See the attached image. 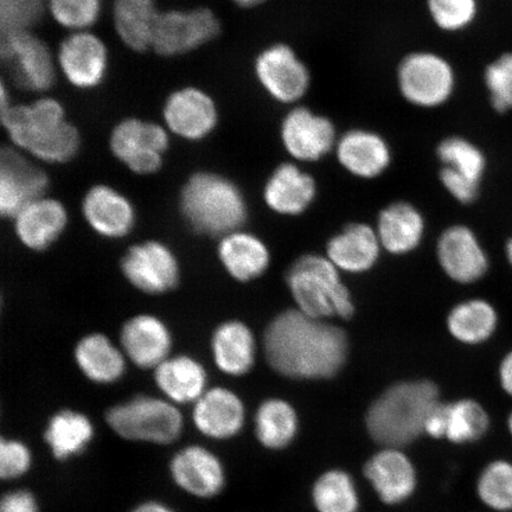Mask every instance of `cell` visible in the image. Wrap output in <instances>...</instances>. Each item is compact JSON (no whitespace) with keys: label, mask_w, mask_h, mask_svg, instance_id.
I'll list each match as a JSON object with an SVG mask.
<instances>
[{"label":"cell","mask_w":512,"mask_h":512,"mask_svg":"<svg viewBox=\"0 0 512 512\" xmlns=\"http://www.w3.org/2000/svg\"><path fill=\"white\" fill-rule=\"evenodd\" d=\"M496 307L485 299H470L453 307L447 328L458 342L478 345L488 342L498 329Z\"/></svg>","instance_id":"cell-29"},{"label":"cell","mask_w":512,"mask_h":512,"mask_svg":"<svg viewBox=\"0 0 512 512\" xmlns=\"http://www.w3.org/2000/svg\"><path fill=\"white\" fill-rule=\"evenodd\" d=\"M220 258L230 275L240 281L260 277L270 264V253L258 238L232 233L221 242Z\"/></svg>","instance_id":"cell-31"},{"label":"cell","mask_w":512,"mask_h":512,"mask_svg":"<svg viewBox=\"0 0 512 512\" xmlns=\"http://www.w3.org/2000/svg\"><path fill=\"white\" fill-rule=\"evenodd\" d=\"M234 2L242 8H253V6L259 5L265 0H234Z\"/></svg>","instance_id":"cell-51"},{"label":"cell","mask_w":512,"mask_h":512,"mask_svg":"<svg viewBox=\"0 0 512 512\" xmlns=\"http://www.w3.org/2000/svg\"><path fill=\"white\" fill-rule=\"evenodd\" d=\"M44 0H0L2 35L29 31L43 12Z\"/></svg>","instance_id":"cell-42"},{"label":"cell","mask_w":512,"mask_h":512,"mask_svg":"<svg viewBox=\"0 0 512 512\" xmlns=\"http://www.w3.org/2000/svg\"><path fill=\"white\" fill-rule=\"evenodd\" d=\"M281 139L288 155L300 162H317L337 144L334 124L305 107L294 108L286 115Z\"/></svg>","instance_id":"cell-13"},{"label":"cell","mask_w":512,"mask_h":512,"mask_svg":"<svg viewBox=\"0 0 512 512\" xmlns=\"http://www.w3.org/2000/svg\"><path fill=\"white\" fill-rule=\"evenodd\" d=\"M158 12L153 0H117L114 22L128 47L143 51L152 47Z\"/></svg>","instance_id":"cell-34"},{"label":"cell","mask_w":512,"mask_h":512,"mask_svg":"<svg viewBox=\"0 0 512 512\" xmlns=\"http://www.w3.org/2000/svg\"><path fill=\"white\" fill-rule=\"evenodd\" d=\"M299 428L298 415L284 400H267L255 415V435L266 450L280 451L293 443Z\"/></svg>","instance_id":"cell-32"},{"label":"cell","mask_w":512,"mask_h":512,"mask_svg":"<svg viewBox=\"0 0 512 512\" xmlns=\"http://www.w3.org/2000/svg\"><path fill=\"white\" fill-rule=\"evenodd\" d=\"M166 124L178 136L200 139L213 130L217 113L213 100L195 88H185L172 94L166 102Z\"/></svg>","instance_id":"cell-21"},{"label":"cell","mask_w":512,"mask_h":512,"mask_svg":"<svg viewBox=\"0 0 512 512\" xmlns=\"http://www.w3.org/2000/svg\"><path fill=\"white\" fill-rule=\"evenodd\" d=\"M75 356L80 369L94 382L117 381L125 370L123 355L102 335L83 338L76 348Z\"/></svg>","instance_id":"cell-35"},{"label":"cell","mask_w":512,"mask_h":512,"mask_svg":"<svg viewBox=\"0 0 512 512\" xmlns=\"http://www.w3.org/2000/svg\"><path fill=\"white\" fill-rule=\"evenodd\" d=\"M265 354L270 366L281 375L292 379H328L347 360L348 338L335 325L290 310L268 325Z\"/></svg>","instance_id":"cell-1"},{"label":"cell","mask_w":512,"mask_h":512,"mask_svg":"<svg viewBox=\"0 0 512 512\" xmlns=\"http://www.w3.org/2000/svg\"><path fill=\"white\" fill-rule=\"evenodd\" d=\"M425 223L418 209L398 202L381 211L379 239L382 246L393 254H406L419 246Z\"/></svg>","instance_id":"cell-28"},{"label":"cell","mask_w":512,"mask_h":512,"mask_svg":"<svg viewBox=\"0 0 512 512\" xmlns=\"http://www.w3.org/2000/svg\"><path fill=\"white\" fill-rule=\"evenodd\" d=\"M440 181L445 189L462 204H471L478 198L480 185L467 181L446 168L440 171Z\"/></svg>","instance_id":"cell-46"},{"label":"cell","mask_w":512,"mask_h":512,"mask_svg":"<svg viewBox=\"0 0 512 512\" xmlns=\"http://www.w3.org/2000/svg\"><path fill=\"white\" fill-rule=\"evenodd\" d=\"M311 497L317 512H358L361 508L354 478L341 469L322 473L312 486Z\"/></svg>","instance_id":"cell-36"},{"label":"cell","mask_w":512,"mask_h":512,"mask_svg":"<svg viewBox=\"0 0 512 512\" xmlns=\"http://www.w3.org/2000/svg\"><path fill=\"white\" fill-rule=\"evenodd\" d=\"M94 435L87 415L66 409L49 420L43 439L56 462L68 463L87 451Z\"/></svg>","instance_id":"cell-24"},{"label":"cell","mask_w":512,"mask_h":512,"mask_svg":"<svg viewBox=\"0 0 512 512\" xmlns=\"http://www.w3.org/2000/svg\"><path fill=\"white\" fill-rule=\"evenodd\" d=\"M2 121L12 142L31 153L67 123L62 106L53 99H42L30 106H3Z\"/></svg>","instance_id":"cell-12"},{"label":"cell","mask_w":512,"mask_h":512,"mask_svg":"<svg viewBox=\"0 0 512 512\" xmlns=\"http://www.w3.org/2000/svg\"><path fill=\"white\" fill-rule=\"evenodd\" d=\"M446 439L452 444L466 445L483 439L491 428V418L485 407L472 399L445 405Z\"/></svg>","instance_id":"cell-37"},{"label":"cell","mask_w":512,"mask_h":512,"mask_svg":"<svg viewBox=\"0 0 512 512\" xmlns=\"http://www.w3.org/2000/svg\"><path fill=\"white\" fill-rule=\"evenodd\" d=\"M168 145V134L162 127L137 119L123 121L115 127L111 138L114 155L140 175L152 174L160 168Z\"/></svg>","instance_id":"cell-9"},{"label":"cell","mask_w":512,"mask_h":512,"mask_svg":"<svg viewBox=\"0 0 512 512\" xmlns=\"http://www.w3.org/2000/svg\"><path fill=\"white\" fill-rule=\"evenodd\" d=\"M438 157L444 168L477 185H482L488 159L480 147L464 137H448L438 146Z\"/></svg>","instance_id":"cell-38"},{"label":"cell","mask_w":512,"mask_h":512,"mask_svg":"<svg viewBox=\"0 0 512 512\" xmlns=\"http://www.w3.org/2000/svg\"><path fill=\"white\" fill-rule=\"evenodd\" d=\"M287 285L299 311L312 318L354 315V304L337 267L319 255H304L287 272Z\"/></svg>","instance_id":"cell-4"},{"label":"cell","mask_w":512,"mask_h":512,"mask_svg":"<svg viewBox=\"0 0 512 512\" xmlns=\"http://www.w3.org/2000/svg\"><path fill=\"white\" fill-rule=\"evenodd\" d=\"M438 405L439 390L430 381L395 384L369 408L370 437L384 447L411 444L425 432L427 418Z\"/></svg>","instance_id":"cell-2"},{"label":"cell","mask_w":512,"mask_h":512,"mask_svg":"<svg viewBox=\"0 0 512 512\" xmlns=\"http://www.w3.org/2000/svg\"><path fill=\"white\" fill-rule=\"evenodd\" d=\"M123 271L131 284L146 293H164L175 287L178 266L174 254L158 242L134 246L123 260Z\"/></svg>","instance_id":"cell-17"},{"label":"cell","mask_w":512,"mask_h":512,"mask_svg":"<svg viewBox=\"0 0 512 512\" xmlns=\"http://www.w3.org/2000/svg\"><path fill=\"white\" fill-rule=\"evenodd\" d=\"M48 178L19 153L10 149L0 158V211L4 216H17L28 204L40 200Z\"/></svg>","instance_id":"cell-16"},{"label":"cell","mask_w":512,"mask_h":512,"mask_svg":"<svg viewBox=\"0 0 512 512\" xmlns=\"http://www.w3.org/2000/svg\"><path fill=\"white\" fill-rule=\"evenodd\" d=\"M483 79L491 107L499 114L512 112V50L491 61Z\"/></svg>","instance_id":"cell-40"},{"label":"cell","mask_w":512,"mask_h":512,"mask_svg":"<svg viewBox=\"0 0 512 512\" xmlns=\"http://www.w3.org/2000/svg\"><path fill=\"white\" fill-rule=\"evenodd\" d=\"M215 362L224 373L239 376L252 369L255 342L251 330L240 322L224 323L213 338Z\"/></svg>","instance_id":"cell-30"},{"label":"cell","mask_w":512,"mask_h":512,"mask_svg":"<svg viewBox=\"0 0 512 512\" xmlns=\"http://www.w3.org/2000/svg\"><path fill=\"white\" fill-rule=\"evenodd\" d=\"M79 133L73 125L64 124L60 131L32 155L50 163H64L72 159L79 150Z\"/></svg>","instance_id":"cell-45"},{"label":"cell","mask_w":512,"mask_h":512,"mask_svg":"<svg viewBox=\"0 0 512 512\" xmlns=\"http://www.w3.org/2000/svg\"><path fill=\"white\" fill-rule=\"evenodd\" d=\"M128 512H178L172 505L162 499L150 498L137 503Z\"/></svg>","instance_id":"cell-50"},{"label":"cell","mask_w":512,"mask_h":512,"mask_svg":"<svg viewBox=\"0 0 512 512\" xmlns=\"http://www.w3.org/2000/svg\"><path fill=\"white\" fill-rule=\"evenodd\" d=\"M484 507L494 512H512V460L499 458L486 464L476 482Z\"/></svg>","instance_id":"cell-39"},{"label":"cell","mask_w":512,"mask_h":512,"mask_svg":"<svg viewBox=\"0 0 512 512\" xmlns=\"http://www.w3.org/2000/svg\"><path fill=\"white\" fill-rule=\"evenodd\" d=\"M505 258H507L509 266L512 268V236L509 238L504 247Z\"/></svg>","instance_id":"cell-52"},{"label":"cell","mask_w":512,"mask_h":512,"mask_svg":"<svg viewBox=\"0 0 512 512\" xmlns=\"http://www.w3.org/2000/svg\"><path fill=\"white\" fill-rule=\"evenodd\" d=\"M438 258L448 277L464 285L477 283L490 268L489 256L477 235L465 226L448 228L441 235Z\"/></svg>","instance_id":"cell-15"},{"label":"cell","mask_w":512,"mask_h":512,"mask_svg":"<svg viewBox=\"0 0 512 512\" xmlns=\"http://www.w3.org/2000/svg\"><path fill=\"white\" fill-rule=\"evenodd\" d=\"M34 466V454L21 440L2 438L0 441V478L4 482H16L30 473Z\"/></svg>","instance_id":"cell-44"},{"label":"cell","mask_w":512,"mask_h":512,"mask_svg":"<svg viewBox=\"0 0 512 512\" xmlns=\"http://www.w3.org/2000/svg\"><path fill=\"white\" fill-rule=\"evenodd\" d=\"M0 512H43L34 491L16 488L6 491L0 499Z\"/></svg>","instance_id":"cell-47"},{"label":"cell","mask_w":512,"mask_h":512,"mask_svg":"<svg viewBox=\"0 0 512 512\" xmlns=\"http://www.w3.org/2000/svg\"><path fill=\"white\" fill-rule=\"evenodd\" d=\"M83 213L91 226L108 238H120L130 232L134 214L124 196L107 187H95L83 202Z\"/></svg>","instance_id":"cell-27"},{"label":"cell","mask_w":512,"mask_h":512,"mask_svg":"<svg viewBox=\"0 0 512 512\" xmlns=\"http://www.w3.org/2000/svg\"><path fill=\"white\" fill-rule=\"evenodd\" d=\"M67 223V213L60 202L40 198L19 211L16 232L25 246L42 251L53 243Z\"/></svg>","instance_id":"cell-26"},{"label":"cell","mask_w":512,"mask_h":512,"mask_svg":"<svg viewBox=\"0 0 512 512\" xmlns=\"http://www.w3.org/2000/svg\"><path fill=\"white\" fill-rule=\"evenodd\" d=\"M498 381L503 392L512 399V350L507 352L499 362Z\"/></svg>","instance_id":"cell-49"},{"label":"cell","mask_w":512,"mask_h":512,"mask_svg":"<svg viewBox=\"0 0 512 512\" xmlns=\"http://www.w3.org/2000/svg\"><path fill=\"white\" fill-rule=\"evenodd\" d=\"M255 70L262 87L283 104L302 99L310 87L309 70L285 44L266 49L256 60Z\"/></svg>","instance_id":"cell-11"},{"label":"cell","mask_w":512,"mask_h":512,"mask_svg":"<svg viewBox=\"0 0 512 512\" xmlns=\"http://www.w3.org/2000/svg\"><path fill=\"white\" fill-rule=\"evenodd\" d=\"M425 432L434 439H441L446 437V411L445 405L435 407L428 416Z\"/></svg>","instance_id":"cell-48"},{"label":"cell","mask_w":512,"mask_h":512,"mask_svg":"<svg viewBox=\"0 0 512 512\" xmlns=\"http://www.w3.org/2000/svg\"><path fill=\"white\" fill-rule=\"evenodd\" d=\"M206 371L190 357H176L159 364L156 381L163 393L172 401H197L206 387Z\"/></svg>","instance_id":"cell-33"},{"label":"cell","mask_w":512,"mask_h":512,"mask_svg":"<svg viewBox=\"0 0 512 512\" xmlns=\"http://www.w3.org/2000/svg\"><path fill=\"white\" fill-rule=\"evenodd\" d=\"M51 14L63 27L85 29L98 19L99 0H49Z\"/></svg>","instance_id":"cell-43"},{"label":"cell","mask_w":512,"mask_h":512,"mask_svg":"<svg viewBox=\"0 0 512 512\" xmlns=\"http://www.w3.org/2000/svg\"><path fill=\"white\" fill-rule=\"evenodd\" d=\"M400 92L409 104L424 108L444 105L456 89V73L443 56L419 51L399 67Z\"/></svg>","instance_id":"cell-6"},{"label":"cell","mask_w":512,"mask_h":512,"mask_svg":"<svg viewBox=\"0 0 512 512\" xmlns=\"http://www.w3.org/2000/svg\"><path fill=\"white\" fill-rule=\"evenodd\" d=\"M339 164L360 178H375L388 169L392 152L380 134L366 130H352L336 144Z\"/></svg>","instance_id":"cell-19"},{"label":"cell","mask_w":512,"mask_h":512,"mask_svg":"<svg viewBox=\"0 0 512 512\" xmlns=\"http://www.w3.org/2000/svg\"><path fill=\"white\" fill-rule=\"evenodd\" d=\"M507 430L510 435V438L512 439V411L509 413L507 418Z\"/></svg>","instance_id":"cell-53"},{"label":"cell","mask_w":512,"mask_h":512,"mask_svg":"<svg viewBox=\"0 0 512 512\" xmlns=\"http://www.w3.org/2000/svg\"><path fill=\"white\" fill-rule=\"evenodd\" d=\"M316 182L297 165L283 164L273 172L266 184L265 200L275 213L299 215L316 197Z\"/></svg>","instance_id":"cell-22"},{"label":"cell","mask_w":512,"mask_h":512,"mask_svg":"<svg viewBox=\"0 0 512 512\" xmlns=\"http://www.w3.org/2000/svg\"><path fill=\"white\" fill-rule=\"evenodd\" d=\"M427 6L433 22L447 32L470 28L479 12L478 0H427Z\"/></svg>","instance_id":"cell-41"},{"label":"cell","mask_w":512,"mask_h":512,"mask_svg":"<svg viewBox=\"0 0 512 512\" xmlns=\"http://www.w3.org/2000/svg\"><path fill=\"white\" fill-rule=\"evenodd\" d=\"M2 57L18 86L42 92L53 85L54 64L49 50L29 31L2 35Z\"/></svg>","instance_id":"cell-10"},{"label":"cell","mask_w":512,"mask_h":512,"mask_svg":"<svg viewBox=\"0 0 512 512\" xmlns=\"http://www.w3.org/2000/svg\"><path fill=\"white\" fill-rule=\"evenodd\" d=\"M182 211L197 233L232 234L246 220L243 196L228 179L214 174H197L182 191Z\"/></svg>","instance_id":"cell-3"},{"label":"cell","mask_w":512,"mask_h":512,"mask_svg":"<svg viewBox=\"0 0 512 512\" xmlns=\"http://www.w3.org/2000/svg\"><path fill=\"white\" fill-rule=\"evenodd\" d=\"M121 343L137 366L152 368L165 361L171 347V338L160 320L151 316H138L125 324L121 332Z\"/></svg>","instance_id":"cell-23"},{"label":"cell","mask_w":512,"mask_h":512,"mask_svg":"<svg viewBox=\"0 0 512 512\" xmlns=\"http://www.w3.org/2000/svg\"><path fill=\"white\" fill-rule=\"evenodd\" d=\"M380 253V239L367 224H350L328 243L329 260L351 273L370 270Z\"/></svg>","instance_id":"cell-25"},{"label":"cell","mask_w":512,"mask_h":512,"mask_svg":"<svg viewBox=\"0 0 512 512\" xmlns=\"http://www.w3.org/2000/svg\"><path fill=\"white\" fill-rule=\"evenodd\" d=\"M364 476L387 505L407 502L418 488V472L412 460L396 447H384L375 453L364 466Z\"/></svg>","instance_id":"cell-14"},{"label":"cell","mask_w":512,"mask_h":512,"mask_svg":"<svg viewBox=\"0 0 512 512\" xmlns=\"http://www.w3.org/2000/svg\"><path fill=\"white\" fill-rule=\"evenodd\" d=\"M59 60L64 75L76 87L91 88L104 79L106 48L92 34L80 32L68 37L62 43Z\"/></svg>","instance_id":"cell-20"},{"label":"cell","mask_w":512,"mask_h":512,"mask_svg":"<svg viewBox=\"0 0 512 512\" xmlns=\"http://www.w3.org/2000/svg\"><path fill=\"white\" fill-rule=\"evenodd\" d=\"M106 422L121 439L158 446L175 444L184 427L183 416L175 406L149 396L108 409Z\"/></svg>","instance_id":"cell-5"},{"label":"cell","mask_w":512,"mask_h":512,"mask_svg":"<svg viewBox=\"0 0 512 512\" xmlns=\"http://www.w3.org/2000/svg\"><path fill=\"white\" fill-rule=\"evenodd\" d=\"M220 32V23L209 9L170 11L159 15L152 48L158 54L175 56L207 43Z\"/></svg>","instance_id":"cell-8"},{"label":"cell","mask_w":512,"mask_h":512,"mask_svg":"<svg viewBox=\"0 0 512 512\" xmlns=\"http://www.w3.org/2000/svg\"><path fill=\"white\" fill-rule=\"evenodd\" d=\"M168 473L179 491L198 501H211L227 488L226 465L220 456L202 445L178 450L170 459Z\"/></svg>","instance_id":"cell-7"},{"label":"cell","mask_w":512,"mask_h":512,"mask_svg":"<svg viewBox=\"0 0 512 512\" xmlns=\"http://www.w3.org/2000/svg\"><path fill=\"white\" fill-rule=\"evenodd\" d=\"M245 406L238 395L228 389L215 388L197 400L194 424L209 439L223 441L235 438L245 425Z\"/></svg>","instance_id":"cell-18"}]
</instances>
